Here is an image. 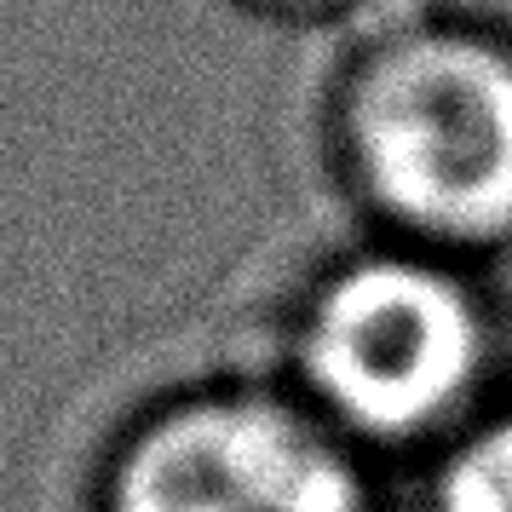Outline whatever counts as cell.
<instances>
[{
  "mask_svg": "<svg viewBox=\"0 0 512 512\" xmlns=\"http://www.w3.org/2000/svg\"><path fill=\"white\" fill-rule=\"evenodd\" d=\"M271 6H334V0H271Z\"/></svg>",
  "mask_w": 512,
  "mask_h": 512,
  "instance_id": "5",
  "label": "cell"
},
{
  "mask_svg": "<svg viewBox=\"0 0 512 512\" xmlns=\"http://www.w3.org/2000/svg\"><path fill=\"white\" fill-rule=\"evenodd\" d=\"M346 144L420 248H512V29L420 18L357 64Z\"/></svg>",
  "mask_w": 512,
  "mask_h": 512,
  "instance_id": "1",
  "label": "cell"
},
{
  "mask_svg": "<svg viewBox=\"0 0 512 512\" xmlns=\"http://www.w3.org/2000/svg\"><path fill=\"white\" fill-rule=\"evenodd\" d=\"M116 512H369V501L311 420L265 397H213L127 449Z\"/></svg>",
  "mask_w": 512,
  "mask_h": 512,
  "instance_id": "3",
  "label": "cell"
},
{
  "mask_svg": "<svg viewBox=\"0 0 512 512\" xmlns=\"http://www.w3.org/2000/svg\"><path fill=\"white\" fill-rule=\"evenodd\" d=\"M300 357L351 432L432 438L478 409L495 374V317L461 259L415 242L328 277Z\"/></svg>",
  "mask_w": 512,
  "mask_h": 512,
  "instance_id": "2",
  "label": "cell"
},
{
  "mask_svg": "<svg viewBox=\"0 0 512 512\" xmlns=\"http://www.w3.org/2000/svg\"><path fill=\"white\" fill-rule=\"evenodd\" d=\"M432 512H512V409L478 415L455 438Z\"/></svg>",
  "mask_w": 512,
  "mask_h": 512,
  "instance_id": "4",
  "label": "cell"
}]
</instances>
